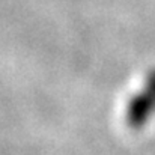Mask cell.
<instances>
[{
    "instance_id": "cell-1",
    "label": "cell",
    "mask_w": 155,
    "mask_h": 155,
    "mask_svg": "<svg viewBox=\"0 0 155 155\" xmlns=\"http://www.w3.org/2000/svg\"><path fill=\"white\" fill-rule=\"evenodd\" d=\"M155 114V68L146 74L143 89L136 92L125 108V120L131 130H142Z\"/></svg>"
}]
</instances>
